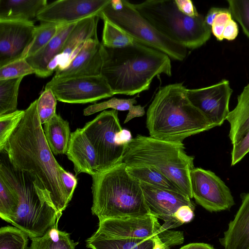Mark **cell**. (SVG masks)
I'll use <instances>...</instances> for the list:
<instances>
[{"mask_svg": "<svg viewBox=\"0 0 249 249\" xmlns=\"http://www.w3.org/2000/svg\"><path fill=\"white\" fill-rule=\"evenodd\" d=\"M101 75L114 94L134 95L148 90L154 78L172 75L170 58L140 43L120 48L102 44Z\"/></svg>", "mask_w": 249, "mask_h": 249, "instance_id": "cell-2", "label": "cell"}, {"mask_svg": "<svg viewBox=\"0 0 249 249\" xmlns=\"http://www.w3.org/2000/svg\"><path fill=\"white\" fill-rule=\"evenodd\" d=\"M178 10L182 13L191 17H196L199 14L190 0H175Z\"/></svg>", "mask_w": 249, "mask_h": 249, "instance_id": "cell-43", "label": "cell"}, {"mask_svg": "<svg viewBox=\"0 0 249 249\" xmlns=\"http://www.w3.org/2000/svg\"><path fill=\"white\" fill-rule=\"evenodd\" d=\"M182 83L159 89L146 112L149 136L183 143L187 137L215 126L190 102Z\"/></svg>", "mask_w": 249, "mask_h": 249, "instance_id": "cell-3", "label": "cell"}, {"mask_svg": "<svg viewBox=\"0 0 249 249\" xmlns=\"http://www.w3.org/2000/svg\"><path fill=\"white\" fill-rule=\"evenodd\" d=\"M190 179L193 197L206 210H229L235 204L229 187L211 171L194 168L190 173Z\"/></svg>", "mask_w": 249, "mask_h": 249, "instance_id": "cell-11", "label": "cell"}, {"mask_svg": "<svg viewBox=\"0 0 249 249\" xmlns=\"http://www.w3.org/2000/svg\"><path fill=\"white\" fill-rule=\"evenodd\" d=\"M22 79L0 80V115L18 110V97Z\"/></svg>", "mask_w": 249, "mask_h": 249, "instance_id": "cell-29", "label": "cell"}, {"mask_svg": "<svg viewBox=\"0 0 249 249\" xmlns=\"http://www.w3.org/2000/svg\"><path fill=\"white\" fill-rule=\"evenodd\" d=\"M100 17L91 16L77 22L69 35L62 52L58 57L56 70L65 68L89 39H98L97 28Z\"/></svg>", "mask_w": 249, "mask_h": 249, "instance_id": "cell-20", "label": "cell"}, {"mask_svg": "<svg viewBox=\"0 0 249 249\" xmlns=\"http://www.w3.org/2000/svg\"><path fill=\"white\" fill-rule=\"evenodd\" d=\"M133 4L160 33L186 48H199L211 37V28L206 23L205 16L185 15L178 10L175 0H147Z\"/></svg>", "mask_w": 249, "mask_h": 249, "instance_id": "cell-7", "label": "cell"}, {"mask_svg": "<svg viewBox=\"0 0 249 249\" xmlns=\"http://www.w3.org/2000/svg\"><path fill=\"white\" fill-rule=\"evenodd\" d=\"M43 131L53 153L66 154L71 134L69 122L56 113L44 124Z\"/></svg>", "mask_w": 249, "mask_h": 249, "instance_id": "cell-24", "label": "cell"}, {"mask_svg": "<svg viewBox=\"0 0 249 249\" xmlns=\"http://www.w3.org/2000/svg\"><path fill=\"white\" fill-rule=\"evenodd\" d=\"M83 129L96 153L97 173L123 162L126 146L120 144L118 141L123 129L117 110H104L86 124Z\"/></svg>", "mask_w": 249, "mask_h": 249, "instance_id": "cell-9", "label": "cell"}, {"mask_svg": "<svg viewBox=\"0 0 249 249\" xmlns=\"http://www.w3.org/2000/svg\"><path fill=\"white\" fill-rule=\"evenodd\" d=\"M122 9L114 10L109 2L98 16L115 24L138 42L160 51L170 58L178 61L185 59L186 48L160 33L140 14L133 3L126 0H122Z\"/></svg>", "mask_w": 249, "mask_h": 249, "instance_id": "cell-8", "label": "cell"}, {"mask_svg": "<svg viewBox=\"0 0 249 249\" xmlns=\"http://www.w3.org/2000/svg\"><path fill=\"white\" fill-rule=\"evenodd\" d=\"M153 247L152 249H170V247L161 241L157 234L153 238Z\"/></svg>", "mask_w": 249, "mask_h": 249, "instance_id": "cell-47", "label": "cell"}, {"mask_svg": "<svg viewBox=\"0 0 249 249\" xmlns=\"http://www.w3.org/2000/svg\"><path fill=\"white\" fill-rule=\"evenodd\" d=\"M77 22L63 24L57 34L49 43L34 55L25 58L27 62L35 70V74L37 76L43 78L48 77L56 70V60L62 52L69 35Z\"/></svg>", "mask_w": 249, "mask_h": 249, "instance_id": "cell-18", "label": "cell"}, {"mask_svg": "<svg viewBox=\"0 0 249 249\" xmlns=\"http://www.w3.org/2000/svg\"><path fill=\"white\" fill-rule=\"evenodd\" d=\"M157 235L162 242L170 247L180 245L184 241V235L181 231L160 229Z\"/></svg>", "mask_w": 249, "mask_h": 249, "instance_id": "cell-40", "label": "cell"}, {"mask_svg": "<svg viewBox=\"0 0 249 249\" xmlns=\"http://www.w3.org/2000/svg\"><path fill=\"white\" fill-rule=\"evenodd\" d=\"M28 236L15 226L0 229V249H29Z\"/></svg>", "mask_w": 249, "mask_h": 249, "instance_id": "cell-33", "label": "cell"}, {"mask_svg": "<svg viewBox=\"0 0 249 249\" xmlns=\"http://www.w3.org/2000/svg\"><path fill=\"white\" fill-rule=\"evenodd\" d=\"M239 33L238 26L237 23L231 19L226 25L222 35L223 39L231 41L235 39Z\"/></svg>", "mask_w": 249, "mask_h": 249, "instance_id": "cell-44", "label": "cell"}, {"mask_svg": "<svg viewBox=\"0 0 249 249\" xmlns=\"http://www.w3.org/2000/svg\"><path fill=\"white\" fill-rule=\"evenodd\" d=\"M126 169L129 175L140 182L183 193L175 183L154 167L148 166H126Z\"/></svg>", "mask_w": 249, "mask_h": 249, "instance_id": "cell-27", "label": "cell"}, {"mask_svg": "<svg viewBox=\"0 0 249 249\" xmlns=\"http://www.w3.org/2000/svg\"><path fill=\"white\" fill-rule=\"evenodd\" d=\"M18 205V195L13 188L0 176V217L9 223Z\"/></svg>", "mask_w": 249, "mask_h": 249, "instance_id": "cell-31", "label": "cell"}, {"mask_svg": "<svg viewBox=\"0 0 249 249\" xmlns=\"http://www.w3.org/2000/svg\"><path fill=\"white\" fill-rule=\"evenodd\" d=\"M57 99L53 91L45 89L36 99L37 110L40 122L45 124L55 114Z\"/></svg>", "mask_w": 249, "mask_h": 249, "instance_id": "cell-35", "label": "cell"}, {"mask_svg": "<svg viewBox=\"0 0 249 249\" xmlns=\"http://www.w3.org/2000/svg\"><path fill=\"white\" fill-rule=\"evenodd\" d=\"M232 92L229 81L225 79L210 86L187 89L192 104L215 126H221L226 120Z\"/></svg>", "mask_w": 249, "mask_h": 249, "instance_id": "cell-12", "label": "cell"}, {"mask_svg": "<svg viewBox=\"0 0 249 249\" xmlns=\"http://www.w3.org/2000/svg\"><path fill=\"white\" fill-rule=\"evenodd\" d=\"M61 178L68 197L71 200L77 185V179L72 174L63 168L61 171Z\"/></svg>", "mask_w": 249, "mask_h": 249, "instance_id": "cell-41", "label": "cell"}, {"mask_svg": "<svg viewBox=\"0 0 249 249\" xmlns=\"http://www.w3.org/2000/svg\"><path fill=\"white\" fill-rule=\"evenodd\" d=\"M226 120L230 124L229 138L232 144L237 142L249 129V84L238 96L235 108Z\"/></svg>", "mask_w": 249, "mask_h": 249, "instance_id": "cell-23", "label": "cell"}, {"mask_svg": "<svg viewBox=\"0 0 249 249\" xmlns=\"http://www.w3.org/2000/svg\"><path fill=\"white\" fill-rule=\"evenodd\" d=\"M232 19L230 11L228 8H226L215 16L211 26V31L217 40H223L222 35L224 30L227 24Z\"/></svg>", "mask_w": 249, "mask_h": 249, "instance_id": "cell-38", "label": "cell"}, {"mask_svg": "<svg viewBox=\"0 0 249 249\" xmlns=\"http://www.w3.org/2000/svg\"><path fill=\"white\" fill-rule=\"evenodd\" d=\"M103 20L104 28L101 43L104 46L120 48L139 43L115 24L106 19Z\"/></svg>", "mask_w": 249, "mask_h": 249, "instance_id": "cell-30", "label": "cell"}, {"mask_svg": "<svg viewBox=\"0 0 249 249\" xmlns=\"http://www.w3.org/2000/svg\"><path fill=\"white\" fill-rule=\"evenodd\" d=\"M194 210L189 205L181 206L175 213L174 217L181 225L190 222L194 217Z\"/></svg>", "mask_w": 249, "mask_h": 249, "instance_id": "cell-42", "label": "cell"}, {"mask_svg": "<svg viewBox=\"0 0 249 249\" xmlns=\"http://www.w3.org/2000/svg\"><path fill=\"white\" fill-rule=\"evenodd\" d=\"M25 114V110L16 111L0 115V151L3 152L8 141L18 127Z\"/></svg>", "mask_w": 249, "mask_h": 249, "instance_id": "cell-34", "label": "cell"}, {"mask_svg": "<svg viewBox=\"0 0 249 249\" xmlns=\"http://www.w3.org/2000/svg\"><path fill=\"white\" fill-rule=\"evenodd\" d=\"M0 176L13 188L18 198L17 210L9 223L30 239L42 236L50 229L58 226L62 214L27 173L15 169L9 162L1 160Z\"/></svg>", "mask_w": 249, "mask_h": 249, "instance_id": "cell-6", "label": "cell"}, {"mask_svg": "<svg viewBox=\"0 0 249 249\" xmlns=\"http://www.w3.org/2000/svg\"><path fill=\"white\" fill-rule=\"evenodd\" d=\"M249 152V129L237 142L233 144L231 165L239 162Z\"/></svg>", "mask_w": 249, "mask_h": 249, "instance_id": "cell-39", "label": "cell"}, {"mask_svg": "<svg viewBox=\"0 0 249 249\" xmlns=\"http://www.w3.org/2000/svg\"><path fill=\"white\" fill-rule=\"evenodd\" d=\"M31 239L29 249H75L78 244L71 239L68 232L60 231L58 226L50 229L42 236Z\"/></svg>", "mask_w": 249, "mask_h": 249, "instance_id": "cell-28", "label": "cell"}, {"mask_svg": "<svg viewBox=\"0 0 249 249\" xmlns=\"http://www.w3.org/2000/svg\"><path fill=\"white\" fill-rule=\"evenodd\" d=\"M42 125L36 100L25 110L23 117L3 152L7 154L11 166L27 173L62 214L71 200L61 178L63 168L53 156Z\"/></svg>", "mask_w": 249, "mask_h": 249, "instance_id": "cell-1", "label": "cell"}, {"mask_svg": "<svg viewBox=\"0 0 249 249\" xmlns=\"http://www.w3.org/2000/svg\"><path fill=\"white\" fill-rule=\"evenodd\" d=\"M179 249H214L209 244L204 243H193L182 247Z\"/></svg>", "mask_w": 249, "mask_h": 249, "instance_id": "cell-46", "label": "cell"}, {"mask_svg": "<svg viewBox=\"0 0 249 249\" xmlns=\"http://www.w3.org/2000/svg\"><path fill=\"white\" fill-rule=\"evenodd\" d=\"M136 103L137 101L134 98L127 99L112 98L108 101L88 107L84 109L83 114L89 116L109 108L117 111L128 110V113L124 121V123H126L134 118L144 115V107L140 105L135 106Z\"/></svg>", "mask_w": 249, "mask_h": 249, "instance_id": "cell-26", "label": "cell"}, {"mask_svg": "<svg viewBox=\"0 0 249 249\" xmlns=\"http://www.w3.org/2000/svg\"><path fill=\"white\" fill-rule=\"evenodd\" d=\"M225 249H249V192L242 197V203L219 239Z\"/></svg>", "mask_w": 249, "mask_h": 249, "instance_id": "cell-21", "label": "cell"}, {"mask_svg": "<svg viewBox=\"0 0 249 249\" xmlns=\"http://www.w3.org/2000/svg\"><path fill=\"white\" fill-rule=\"evenodd\" d=\"M140 184L149 214L164 221L161 230H169L181 225L174 217L175 213L180 206L189 205L195 208L191 198L183 193L143 182Z\"/></svg>", "mask_w": 249, "mask_h": 249, "instance_id": "cell-13", "label": "cell"}, {"mask_svg": "<svg viewBox=\"0 0 249 249\" xmlns=\"http://www.w3.org/2000/svg\"><path fill=\"white\" fill-rule=\"evenodd\" d=\"M86 247L91 249H152V239L111 238L93 233L86 240Z\"/></svg>", "mask_w": 249, "mask_h": 249, "instance_id": "cell-25", "label": "cell"}, {"mask_svg": "<svg viewBox=\"0 0 249 249\" xmlns=\"http://www.w3.org/2000/svg\"><path fill=\"white\" fill-rule=\"evenodd\" d=\"M109 5L115 10H121L123 7L122 0H111Z\"/></svg>", "mask_w": 249, "mask_h": 249, "instance_id": "cell-48", "label": "cell"}, {"mask_svg": "<svg viewBox=\"0 0 249 249\" xmlns=\"http://www.w3.org/2000/svg\"><path fill=\"white\" fill-rule=\"evenodd\" d=\"M102 46L98 39L87 40L65 68L55 70L53 78L65 79L101 75Z\"/></svg>", "mask_w": 249, "mask_h": 249, "instance_id": "cell-17", "label": "cell"}, {"mask_svg": "<svg viewBox=\"0 0 249 249\" xmlns=\"http://www.w3.org/2000/svg\"><path fill=\"white\" fill-rule=\"evenodd\" d=\"M66 155L73 163L76 176L83 173L92 176L97 173L96 153L83 128L71 133Z\"/></svg>", "mask_w": 249, "mask_h": 249, "instance_id": "cell-19", "label": "cell"}, {"mask_svg": "<svg viewBox=\"0 0 249 249\" xmlns=\"http://www.w3.org/2000/svg\"><path fill=\"white\" fill-rule=\"evenodd\" d=\"M46 0H0V20L33 22Z\"/></svg>", "mask_w": 249, "mask_h": 249, "instance_id": "cell-22", "label": "cell"}, {"mask_svg": "<svg viewBox=\"0 0 249 249\" xmlns=\"http://www.w3.org/2000/svg\"><path fill=\"white\" fill-rule=\"evenodd\" d=\"M228 9L232 17L241 25L249 38V0H228Z\"/></svg>", "mask_w": 249, "mask_h": 249, "instance_id": "cell-37", "label": "cell"}, {"mask_svg": "<svg viewBox=\"0 0 249 249\" xmlns=\"http://www.w3.org/2000/svg\"><path fill=\"white\" fill-rule=\"evenodd\" d=\"M45 89L51 90L57 100L72 104L91 103L114 95L101 75L65 79L53 78L46 84Z\"/></svg>", "mask_w": 249, "mask_h": 249, "instance_id": "cell-10", "label": "cell"}, {"mask_svg": "<svg viewBox=\"0 0 249 249\" xmlns=\"http://www.w3.org/2000/svg\"><path fill=\"white\" fill-rule=\"evenodd\" d=\"M36 73L25 58H21L0 67V80L23 78Z\"/></svg>", "mask_w": 249, "mask_h": 249, "instance_id": "cell-36", "label": "cell"}, {"mask_svg": "<svg viewBox=\"0 0 249 249\" xmlns=\"http://www.w3.org/2000/svg\"><path fill=\"white\" fill-rule=\"evenodd\" d=\"M183 143L160 140L140 134L126 145L123 162L127 166L155 168L193 198L190 173L194 168V157L187 154Z\"/></svg>", "mask_w": 249, "mask_h": 249, "instance_id": "cell-5", "label": "cell"}, {"mask_svg": "<svg viewBox=\"0 0 249 249\" xmlns=\"http://www.w3.org/2000/svg\"><path fill=\"white\" fill-rule=\"evenodd\" d=\"M36 26L34 22L0 20V67L25 58Z\"/></svg>", "mask_w": 249, "mask_h": 249, "instance_id": "cell-14", "label": "cell"}, {"mask_svg": "<svg viewBox=\"0 0 249 249\" xmlns=\"http://www.w3.org/2000/svg\"><path fill=\"white\" fill-rule=\"evenodd\" d=\"M161 225L154 216L108 218L99 222L96 235L111 238L153 239Z\"/></svg>", "mask_w": 249, "mask_h": 249, "instance_id": "cell-16", "label": "cell"}, {"mask_svg": "<svg viewBox=\"0 0 249 249\" xmlns=\"http://www.w3.org/2000/svg\"><path fill=\"white\" fill-rule=\"evenodd\" d=\"M63 24L42 22L36 26L33 40L29 47L25 58L38 52L57 34Z\"/></svg>", "mask_w": 249, "mask_h": 249, "instance_id": "cell-32", "label": "cell"}, {"mask_svg": "<svg viewBox=\"0 0 249 249\" xmlns=\"http://www.w3.org/2000/svg\"><path fill=\"white\" fill-rule=\"evenodd\" d=\"M111 0H58L48 4L38 14L42 22L66 24L98 15Z\"/></svg>", "mask_w": 249, "mask_h": 249, "instance_id": "cell-15", "label": "cell"}, {"mask_svg": "<svg viewBox=\"0 0 249 249\" xmlns=\"http://www.w3.org/2000/svg\"><path fill=\"white\" fill-rule=\"evenodd\" d=\"M91 177V212L99 221L150 214L140 182L123 162Z\"/></svg>", "mask_w": 249, "mask_h": 249, "instance_id": "cell-4", "label": "cell"}, {"mask_svg": "<svg viewBox=\"0 0 249 249\" xmlns=\"http://www.w3.org/2000/svg\"><path fill=\"white\" fill-rule=\"evenodd\" d=\"M225 9V8L211 7L205 16V20L207 24L211 28V26L215 16Z\"/></svg>", "mask_w": 249, "mask_h": 249, "instance_id": "cell-45", "label": "cell"}]
</instances>
